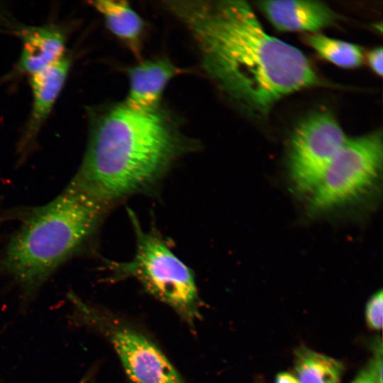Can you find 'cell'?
Masks as SVG:
<instances>
[{"mask_svg": "<svg viewBox=\"0 0 383 383\" xmlns=\"http://www.w3.org/2000/svg\"><path fill=\"white\" fill-rule=\"evenodd\" d=\"M343 365L338 360L302 347L296 352L295 373L299 383H340Z\"/></svg>", "mask_w": 383, "mask_h": 383, "instance_id": "cell-13", "label": "cell"}, {"mask_svg": "<svg viewBox=\"0 0 383 383\" xmlns=\"http://www.w3.org/2000/svg\"><path fill=\"white\" fill-rule=\"evenodd\" d=\"M91 121L72 181L106 205L150 189L192 148L159 109L139 111L121 104Z\"/></svg>", "mask_w": 383, "mask_h": 383, "instance_id": "cell-2", "label": "cell"}, {"mask_svg": "<svg viewBox=\"0 0 383 383\" xmlns=\"http://www.w3.org/2000/svg\"><path fill=\"white\" fill-rule=\"evenodd\" d=\"M275 383H299L296 377L289 372L279 373L275 378Z\"/></svg>", "mask_w": 383, "mask_h": 383, "instance_id": "cell-18", "label": "cell"}, {"mask_svg": "<svg viewBox=\"0 0 383 383\" xmlns=\"http://www.w3.org/2000/svg\"><path fill=\"white\" fill-rule=\"evenodd\" d=\"M129 216L135 233V251L129 261L109 262L113 278H133L193 325L199 318L200 301L192 272L159 235L142 228L133 212L129 211Z\"/></svg>", "mask_w": 383, "mask_h": 383, "instance_id": "cell-4", "label": "cell"}, {"mask_svg": "<svg viewBox=\"0 0 383 383\" xmlns=\"http://www.w3.org/2000/svg\"><path fill=\"white\" fill-rule=\"evenodd\" d=\"M209 73L248 112L270 113L277 102L322 81L305 55L270 35L244 1L178 2Z\"/></svg>", "mask_w": 383, "mask_h": 383, "instance_id": "cell-1", "label": "cell"}, {"mask_svg": "<svg viewBox=\"0 0 383 383\" xmlns=\"http://www.w3.org/2000/svg\"><path fill=\"white\" fill-rule=\"evenodd\" d=\"M77 321L100 331L110 341L134 383H184L160 349L146 336L105 312L69 294Z\"/></svg>", "mask_w": 383, "mask_h": 383, "instance_id": "cell-6", "label": "cell"}, {"mask_svg": "<svg viewBox=\"0 0 383 383\" xmlns=\"http://www.w3.org/2000/svg\"><path fill=\"white\" fill-rule=\"evenodd\" d=\"M22 49L16 69L29 76L38 73L63 57L65 36L54 26H30L20 29Z\"/></svg>", "mask_w": 383, "mask_h": 383, "instance_id": "cell-11", "label": "cell"}, {"mask_svg": "<svg viewBox=\"0 0 383 383\" xmlns=\"http://www.w3.org/2000/svg\"><path fill=\"white\" fill-rule=\"evenodd\" d=\"M383 50L382 47L370 50L367 57V62L372 70L377 75H382Z\"/></svg>", "mask_w": 383, "mask_h": 383, "instance_id": "cell-17", "label": "cell"}, {"mask_svg": "<svg viewBox=\"0 0 383 383\" xmlns=\"http://www.w3.org/2000/svg\"><path fill=\"white\" fill-rule=\"evenodd\" d=\"M383 294L380 289L376 292L368 300L366 305L365 315L367 325L372 328L379 331L382 327Z\"/></svg>", "mask_w": 383, "mask_h": 383, "instance_id": "cell-16", "label": "cell"}, {"mask_svg": "<svg viewBox=\"0 0 383 383\" xmlns=\"http://www.w3.org/2000/svg\"><path fill=\"white\" fill-rule=\"evenodd\" d=\"M71 59L65 55L49 67L30 76L33 104L20 148L26 150L36 138L50 114L67 77Z\"/></svg>", "mask_w": 383, "mask_h": 383, "instance_id": "cell-9", "label": "cell"}, {"mask_svg": "<svg viewBox=\"0 0 383 383\" xmlns=\"http://www.w3.org/2000/svg\"><path fill=\"white\" fill-rule=\"evenodd\" d=\"M304 39L322 58L340 67L355 68L363 63V50L357 45L318 33L306 34Z\"/></svg>", "mask_w": 383, "mask_h": 383, "instance_id": "cell-14", "label": "cell"}, {"mask_svg": "<svg viewBox=\"0 0 383 383\" xmlns=\"http://www.w3.org/2000/svg\"><path fill=\"white\" fill-rule=\"evenodd\" d=\"M106 206L72 181L26 219L6 248L1 270L34 290L88 241Z\"/></svg>", "mask_w": 383, "mask_h": 383, "instance_id": "cell-3", "label": "cell"}, {"mask_svg": "<svg viewBox=\"0 0 383 383\" xmlns=\"http://www.w3.org/2000/svg\"><path fill=\"white\" fill-rule=\"evenodd\" d=\"M130 88L123 103L139 111H153L158 104L167 83L180 70L167 57L145 60L128 67Z\"/></svg>", "mask_w": 383, "mask_h": 383, "instance_id": "cell-10", "label": "cell"}, {"mask_svg": "<svg viewBox=\"0 0 383 383\" xmlns=\"http://www.w3.org/2000/svg\"><path fill=\"white\" fill-rule=\"evenodd\" d=\"M348 137L334 116L319 111L294 128L288 150L289 173L295 189L311 195Z\"/></svg>", "mask_w": 383, "mask_h": 383, "instance_id": "cell-7", "label": "cell"}, {"mask_svg": "<svg viewBox=\"0 0 383 383\" xmlns=\"http://www.w3.org/2000/svg\"><path fill=\"white\" fill-rule=\"evenodd\" d=\"M105 20L106 26L122 40L134 56L140 59L144 23L128 2L99 0L91 2Z\"/></svg>", "mask_w": 383, "mask_h": 383, "instance_id": "cell-12", "label": "cell"}, {"mask_svg": "<svg viewBox=\"0 0 383 383\" xmlns=\"http://www.w3.org/2000/svg\"><path fill=\"white\" fill-rule=\"evenodd\" d=\"M257 5L279 31L318 33L339 19L337 13L320 1L267 0L258 1Z\"/></svg>", "mask_w": 383, "mask_h": 383, "instance_id": "cell-8", "label": "cell"}, {"mask_svg": "<svg viewBox=\"0 0 383 383\" xmlns=\"http://www.w3.org/2000/svg\"><path fill=\"white\" fill-rule=\"evenodd\" d=\"M382 159V131L348 138L310 195V211L324 212L365 198L380 181Z\"/></svg>", "mask_w": 383, "mask_h": 383, "instance_id": "cell-5", "label": "cell"}, {"mask_svg": "<svg viewBox=\"0 0 383 383\" xmlns=\"http://www.w3.org/2000/svg\"><path fill=\"white\" fill-rule=\"evenodd\" d=\"M382 350L377 348L371 362L357 375L352 383H382Z\"/></svg>", "mask_w": 383, "mask_h": 383, "instance_id": "cell-15", "label": "cell"}]
</instances>
